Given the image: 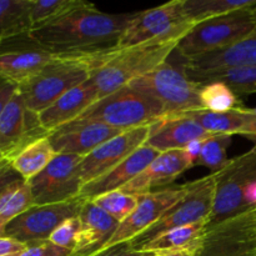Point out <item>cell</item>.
I'll list each match as a JSON object with an SVG mask.
<instances>
[{"instance_id":"28","label":"cell","mask_w":256,"mask_h":256,"mask_svg":"<svg viewBox=\"0 0 256 256\" xmlns=\"http://www.w3.org/2000/svg\"><path fill=\"white\" fill-rule=\"evenodd\" d=\"M190 80L199 85L208 82H220L226 84L236 96L256 94V65L250 66L232 68L218 72H206V74H194L186 72Z\"/></svg>"},{"instance_id":"31","label":"cell","mask_w":256,"mask_h":256,"mask_svg":"<svg viewBox=\"0 0 256 256\" xmlns=\"http://www.w3.org/2000/svg\"><path fill=\"white\" fill-rule=\"evenodd\" d=\"M86 4L84 0H32L30 22L32 28L40 26Z\"/></svg>"},{"instance_id":"1","label":"cell","mask_w":256,"mask_h":256,"mask_svg":"<svg viewBox=\"0 0 256 256\" xmlns=\"http://www.w3.org/2000/svg\"><path fill=\"white\" fill-rule=\"evenodd\" d=\"M139 14H108L88 2L64 16L32 28L26 38L54 56L94 59L118 50L125 32Z\"/></svg>"},{"instance_id":"4","label":"cell","mask_w":256,"mask_h":256,"mask_svg":"<svg viewBox=\"0 0 256 256\" xmlns=\"http://www.w3.org/2000/svg\"><path fill=\"white\" fill-rule=\"evenodd\" d=\"M254 32L256 5L198 22L180 39L174 52L185 60L232 46Z\"/></svg>"},{"instance_id":"19","label":"cell","mask_w":256,"mask_h":256,"mask_svg":"<svg viewBox=\"0 0 256 256\" xmlns=\"http://www.w3.org/2000/svg\"><path fill=\"white\" fill-rule=\"evenodd\" d=\"M212 135V132L205 130L186 115H166L150 125V132L145 145L160 152L182 150L190 142L208 139Z\"/></svg>"},{"instance_id":"36","label":"cell","mask_w":256,"mask_h":256,"mask_svg":"<svg viewBox=\"0 0 256 256\" xmlns=\"http://www.w3.org/2000/svg\"><path fill=\"white\" fill-rule=\"evenodd\" d=\"M70 254H72L70 250L56 246L50 242H39V244L29 245L18 256H69Z\"/></svg>"},{"instance_id":"9","label":"cell","mask_w":256,"mask_h":256,"mask_svg":"<svg viewBox=\"0 0 256 256\" xmlns=\"http://www.w3.org/2000/svg\"><path fill=\"white\" fill-rule=\"evenodd\" d=\"M256 249V208H249L214 225L206 234L196 256H252Z\"/></svg>"},{"instance_id":"23","label":"cell","mask_w":256,"mask_h":256,"mask_svg":"<svg viewBox=\"0 0 256 256\" xmlns=\"http://www.w3.org/2000/svg\"><path fill=\"white\" fill-rule=\"evenodd\" d=\"M98 100L96 92L89 79L79 86L69 90L52 102L49 108L38 114L39 124L48 134L74 122Z\"/></svg>"},{"instance_id":"14","label":"cell","mask_w":256,"mask_h":256,"mask_svg":"<svg viewBox=\"0 0 256 256\" xmlns=\"http://www.w3.org/2000/svg\"><path fill=\"white\" fill-rule=\"evenodd\" d=\"M149 132L150 125L125 130L82 156L78 165V175L82 185L106 174L109 170L145 145Z\"/></svg>"},{"instance_id":"10","label":"cell","mask_w":256,"mask_h":256,"mask_svg":"<svg viewBox=\"0 0 256 256\" xmlns=\"http://www.w3.org/2000/svg\"><path fill=\"white\" fill-rule=\"evenodd\" d=\"M82 204L84 200L72 199L56 204L32 205L8 225L5 236L26 246L49 242L50 235L60 224L79 216Z\"/></svg>"},{"instance_id":"47","label":"cell","mask_w":256,"mask_h":256,"mask_svg":"<svg viewBox=\"0 0 256 256\" xmlns=\"http://www.w3.org/2000/svg\"><path fill=\"white\" fill-rule=\"evenodd\" d=\"M255 110H256V109H255Z\"/></svg>"},{"instance_id":"17","label":"cell","mask_w":256,"mask_h":256,"mask_svg":"<svg viewBox=\"0 0 256 256\" xmlns=\"http://www.w3.org/2000/svg\"><path fill=\"white\" fill-rule=\"evenodd\" d=\"M192 166V160L184 150L160 152L134 180L120 190L128 194L140 195L155 192V189H164Z\"/></svg>"},{"instance_id":"12","label":"cell","mask_w":256,"mask_h":256,"mask_svg":"<svg viewBox=\"0 0 256 256\" xmlns=\"http://www.w3.org/2000/svg\"><path fill=\"white\" fill-rule=\"evenodd\" d=\"M194 26L182 12V0H174L160 6L140 12L139 16L128 28L118 49L135 46L155 39H182Z\"/></svg>"},{"instance_id":"40","label":"cell","mask_w":256,"mask_h":256,"mask_svg":"<svg viewBox=\"0 0 256 256\" xmlns=\"http://www.w3.org/2000/svg\"><path fill=\"white\" fill-rule=\"evenodd\" d=\"M26 249V245L8 236H0V256L18 255Z\"/></svg>"},{"instance_id":"29","label":"cell","mask_w":256,"mask_h":256,"mask_svg":"<svg viewBox=\"0 0 256 256\" xmlns=\"http://www.w3.org/2000/svg\"><path fill=\"white\" fill-rule=\"evenodd\" d=\"M254 5H256V0H182V12L186 19L195 25L204 20Z\"/></svg>"},{"instance_id":"5","label":"cell","mask_w":256,"mask_h":256,"mask_svg":"<svg viewBox=\"0 0 256 256\" xmlns=\"http://www.w3.org/2000/svg\"><path fill=\"white\" fill-rule=\"evenodd\" d=\"M94 59L55 56L34 78L19 86L28 110L38 115L65 92L86 82L94 69Z\"/></svg>"},{"instance_id":"42","label":"cell","mask_w":256,"mask_h":256,"mask_svg":"<svg viewBox=\"0 0 256 256\" xmlns=\"http://www.w3.org/2000/svg\"><path fill=\"white\" fill-rule=\"evenodd\" d=\"M244 202L246 208H256V182H252L244 192Z\"/></svg>"},{"instance_id":"6","label":"cell","mask_w":256,"mask_h":256,"mask_svg":"<svg viewBox=\"0 0 256 256\" xmlns=\"http://www.w3.org/2000/svg\"><path fill=\"white\" fill-rule=\"evenodd\" d=\"M129 85L162 102L165 116L204 110L200 102L202 85L190 80L182 66H175L168 60Z\"/></svg>"},{"instance_id":"13","label":"cell","mask_w":256,"mask_h":256,"mask_svg":"<svg viewBox=\"0 0 256 256\" xmlns=\"http://www.w3.org/2000/svg\"><path fill=\"white\" fill-rule=\"evenodd\" d=\"M82 156L56 154L42 172L28 182L32 204L46 205L76 199L82 182L78 175V165Z\"/></svg>"},{"instance_id":"43","label":"cell","mask_w":256,"mask_h":256,"mask_svg":"<svg viewBox=\"0 0 256 256\" xmlns=\"http://www.w3.org/2000/svg\"><path fill=\"white\" fill-rule=\"evenodd\" d=\"M152 256H196V252H158V254H154Z\"/></svg>"},{"instance_id":"8","label":"cell","mask_w":256,"mask_h":256,"mask_svg":"<svg viewBox=\"0 0 256 256\" xmlns=\"http://www.w3.org/2000/svg\"><path fill=\"white\" fill-rule=\"evenodd\" d=\"M212 175L216 188L209 225L218 224L249 209L245 206L244 192L256 182V144L249 152L229 159L222 169Z\"/></svg>"},{"instance_id":"44","label":"cell","mask_w":256,"mask_h":256,"mask_svg":"<svg viewBox=\"0 0 256 256\" xmlns=\"http://www.w3.org/2000/svg\"><path fill=\"white\" fill-rule=\"evenodd\" d=\"M2 159H5V156H4V155H2V152H0V160H2Z\"/></svg>"},{"instance_id":"3","label":"cell","mask_w":256,"mask_h":256,"mask_svg":"<svg viewBox=\"0 0 256 256\" xmlns=\"http://www.w3.org/2000/svg\"><path fill=\"white\" fill-rule=\"evenodd\" d=\"M165 116L155 98L130 85L96 100L72 122H102L122 130L146 126Z\"/></svg>"},{"instance_id":"35","label":"cell","mask_w":256,"mask_h":256,"mask_svg":"<svg viewBox=\"0 0 256 256\" xmlns=\"http://www.w3.org/2000/svg\"><path fill=\"white\" fill-rule=\"evenodd\" d=\"M80 230L79 216L72 218L60 224L49 238V242L56 246L68 249L72 252L76 245L78 234Z\"/></svg>"},{"instance_id":"24","label":"cell","mask_w":256,"mask_h":256,"mask_svg":"<svg viewBox=\"0 0 256 256\" xmlns=\"http://www.w3.org/2000/svg\"><path fill=\"white\" fill-rule=\"evenodd\" d=\"M205 130L212 134H225L234 136L242 135L256 144V110L235 108L226 112H210L206 110H194L184 112Z\"/></svg>"},{"instance_id":"27","label":"cell","mask_w":256,"mask_h":256,"mask_svg":"<svg viewBox=\"0 0 256 256\" xmlns=\"http://www.w3.org/2000/svg\"><path fill=\"white\" fill-rule=\"evenodd\" d=\"M30 6L32 0H0V46L32 29Z\"/></svg>"},{"instance_id":"37","label":"cell","mask_w":256,"mask_h":256,"mask_svg":"<svg viewBox=\"0 0 256 256\" xmlns=\"http://www.w3.org/2000/svg\"><path fill=\"white\" fill-rule=\"evenodd\" d=\"M20 180H22V176L15 172L10 160L6 158L0 160V194H2L8 188Z\"/></svg>"},{"instance_id":"34","label":"cell","mask_w":256,"mask_h":256,"mask_svg":"<svg viewBox=\"0 0 256 256\" xmlns=\"http://www.w3.org/2000/svg\"><path fill=\"white\" fill-rule=\"evenodd\" d=\"M232 138L230 135L214 134L212 136L205 139L196 165L209 168L210 170H212V174L222 169L229 162L226 156V149L232 144Z\"/></svg>"},{"instance_id":"21","label":"cell","mask_w":256,"mask_h":256,"mask_svg":"<svg viewBox=\"0 0 256 256\" xmlns=\"http://www.w3.org/2000/svg\"><path fill=\"white\" fill-rule=\"evenodd\" d=\"M80 230L69 256H92L112 236L120 222L92 200L84 202L79 214Z\"/></svg>"},{"instance_id":"22","label":"cell","mask_w":256,"mask_h":256,"mask_svg":"<svg viewBox=\"0 0 256 256\" xmlns=\"http://www.w3.org/2000/svg\"><path fill=\"white\" fill-rule=\"evenodd\" d=\"M54 58V55L36 46L30 40L29 44L24 46H2L0 48V78L20 86L34 78Z\"/></svg>"},{"instance_id":"26","label":"cell","mask_w":256,"mask_h":256,"mask_svg":"<svg viewBox=\"0 0 256 256\" xmlns=\"http://www.w3.org/2000/svg\"><path fill=\"white\" fill-rule=\"evenodd\" d=\"M55 155L56 152L49 138L42 136L25 145L9 160L22 179L29 182L49 165Z\"/></svg>"},{"instance_id":"11","label":"cell","mask_w":256,"mask_h":256,"mask_svg":"<svg viewBox=\"0 0 256 256\" xmlns=\"http://www.w3.org/2000/svg\"><path fill=\"white\" fill-rule=\"evenodd\" d=\"M188 189L189 182L138 195V206L126 219L120 222L112 236L102 245L96 254L132 242L135 238L152 226L178 200L182 199L186 194Z\"/></svg>"},{"instance_id":"45","label":"cell","mask_w":256,"mask_h":256,"mask_svg":"<svg viewBox=\"0 0 256 256\" xmlns=\"http://www.w3.org/2000/svg\"><path fill=\"white\" fill-rule=\"evenodd\" d=\"M252 256H256V249L254 250V252H252Z\"/></svg>"},{"instance_id":"20","label":"cell","mask_w":256,"mask_h":256,"mask_svg":"<svg viewBox=\"0 0 256 256\" xmlns=\"http://www.w3.org/2000/svg\"><path fill=\"white\" fill-rule=\"evenodd\" d=\"M256 65V32L225 49L182 60L185 72L206 74L232 68Z\"/></svg>"},{"instance_id":"16","label":"cell","mask_w":256,"mask_h":256,"mask_svg":"<svg viewBox=\"0 0 256 256\" xmlns=\"http://www.w3.org/2000/svg\"><path fill=\"white\" fill-rule=\"evenodd\" d=\"M125 130L102 122H69L48 135L56 154L85 156Z\"/></svg>"},{"instance_id":"39","label":"cell","mask_w":256,"mask_h":256,"mask_svg":"<svg viewBox=\"0 0 256 256\" xmlns=\"http://www.w3.org/2000/svg\"><path fill=\"white\" fill-rule=\"evenodd\" d=\"M154 254L152 252H136V250L132 249L130 246L129 242L126 244L118 245V246L112 248V249H108L105 252H99V254H95L92 256H152Z\"/></svg>"},{"instance_id":"7","label":"cell","mask_w":256,"mask_h":256,"mask_svg":"<svg viewBox=\"0 0 256 256\" xmlns=\"http://www.w3.org/2000/svg\"><path fill=\"white\" fill-rule=\"evenodd\" d=\"M215 188L216 185L212 174L190 182L186 194L168 209L152 226L130 242V246L132 249L140 246L175 228L209 222L214 209Z\"/></svg>"},{"instance_id":"2","label":"cell","mask_w":256,"mask_h":256,"mask_svg":"<svg viewBox=\"0 0 256 256\" xmlns=\"http://www.w3.org/2000/svg\"><path fill=\"white\" fill-rule=\"evenodd\" d=\"M179 38L155 39L98 58L89 78L98 100L128 86L169 59Z\"/></svg>"},{"instance_id":"33","label":"cell","mask_w":256,"mask_h":256,"mask_svg":"<svg viewBox=\"0 0 256 256\" xmlns=\"http://www.w3.org/2000/svg\"><path fill=\"white\" fill-rule=\"evenodd\" d=\"M92 202L102 208L110 216L122 222L134 212L135 208L138 206L139 199H138V195L128 194L122 190H115V192L100 195L92 199Z\"/></svg>"},{"instance_id":"25","label":"cell","mask_w":256,"mask_h":256,"mask_svg":"<svg viewBox=\"0 0 256 256\" xmlns=\"http://www.w3.org/2000/svg\"><path fill=\"white\" fill-rule=\"evenodd\" d=\"M209 222H200L195 224L185 225V226L175 228L164 232L154 240L140 246L134 248L136 252H198L199 248L206 234Z\"/></svg>"},{"instance_id":"41","label":"cell","mask_w":256,"mask_h":256,"mask_svg":"<svg viewBox=\"0 0 256 256\" xmlns=\"http://www.w3.org/2000/svg\"><path fill=\"white\" fill-rule=\"evenodd\" d=\"M204 140H195V142H190L186 148H184V152H186V155L189 156V159L192 160V165H196L198 160H199L200 154H202V144H204Z\"/></svg>"},{"instance_id":"15","label":"cell","mask_w":256,"mask_h":256,"mask_svg":"<svg viewBox=\"0 0 256 256\" xmlns=\"http://www.w3.org/2000/svg\"><path fill=\"white\" fill-rule=\"evenodd\" d=\"M48 135L40 126L38 115L28 110L18 89L0 115V152L10 159L32 140Z\"/></svg>"},{"instance_id":"38","label":"cell","mask_w":256,"mask_h":256,"mask_svg":"<svg viewBox=\"0 0 256 256\" xmlns=\"http://www.w3.org/2000/svg\"><path fill=\"white\" fill-rule=\"evenodd\" d=\"M18 89L19 86L16 84L0 78V115L12 99V96L16 94Z\"/></svg>"},{"instance_id":"32","label":"cell","mask_w":256,"mask_h":256,"mask_svg":"<svg viewBox=\"0 0 256 256\" xmlns=\"http://www.w3.org/2000/svg\"><path fill=\"white\" fill-rule=\"evenodd\" d=\"M200 102L202 109L210 112H226L239 105L235 92L220 82H208L200 88Z\"/></svg>"},{"instance_id":"30","label":"cell","mask_w":256,"mask_h":256,"mask_svg":"<svg viewBox=\"0 0 256 256\" xmlns=\"http://www.w3.org/2000/svg\"><path fill=\"white\" fill-rule=\"evenodd\" d=\"M32 205V192L25 180L15 182L0 194V236H5L8 225Z\"/></svg>"},{"instance_id":"46","label":"cell","mask_w":256,"mask_h":256,"mask_svg":"<svg viewBox=\"0 0 256 256\" xmlns=\"http://www.w3.org/2000/svg\"><path fill=\"white\" fill-rule=\"evenodd\" d=\"M18 255H19V254H18ZM18 255H10V256H18Z\"/></svg>"},{"instance_id":"18","label":"cell","mask_w":256,"mask_h":256,"mask_svg":"<svg viewBox=\"0 0 256 256\" xmlns=\"http://www.w3.org/2000/svg\"><path fill=\"white\" fill-rule=\"evenodd\" d=\"M159 154L160 152L155 150L154 148L142 145L130 156L122 160L120 164L109 170L106 174L82 185L76 199L86 202L106 192L120 190L122 186L129 184L132 180H134Z\"/></svg>"}]
</instances>
